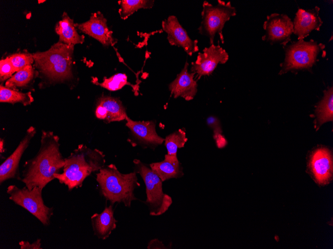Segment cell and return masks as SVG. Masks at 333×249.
Returning a JSON list of instances; mask_svg holds the SVG:
<instances>
[{"label": "cell", "instance_id": "cell-1", "mask_svg": "<svg viewBox=\"0 0 333 249\" xmlns=\"http://www.w3.org/2000/svg\"><path fill=\"white\" fill-rule=\"evenodd\" d=\"M65 159L60 150L59 137L50 131H42L40 146L36 155L23 165L21 181L29 189H43L60 173Z\"/></svg>", "mask_w": 333, "mask_h": 249}, {"label": "cell", "instance_id": "cell-2", "mask_svg": "<svg viewBox=\"0 0 333 249\" xmlns=\"http://www.w3.org/2000/svg\"><path fill=\"white\" fill-rule=\"evenodd\" d=\"M105 164L103 152L81 144L65 159L63 172L55 173L54 177L71 191L81 187L84 180L92 172L103 167Z\"/></svg>", "mask_w": 333, "mask_h": 249}, {"label": "cell", "instance_id": "cell-3", "mask_svg": "<svg viewBox=\"0 0 333 249\" xmlns=\"http://www.w3.org/2000/svg\"><path fill=\"white\" fill-rule=\"evenodd\" d=\"M136 173H122L113 164L105 166L96 173L100 195L110 204L122 203L126 207H131L132 201L138 200L134 194L135 189L140 185Z\"/></svg>", "mask_w": 333, "mask_h": 249}, {"label": "cell", "instance_id": "cell-4", "mask_svg": "<svg viewBox=\"0 0 333 249\" xmlns=\"http://www.w3.org/2000/svg\"><path fill=\"white\" fill-rule=\"evenodd\" d=\"M74 46L58 41L48 50L32 54L36 68L51 82H60L73 78Z\"/></svg>", "mask_w": 333, "mask_h": 249}, {"label": "cell", "instance_id": "cell-5", "mask_svg": "<svg viewBox=\"0 0 333 249\" xmlns=\"http://www.w3.org/2000/svg\"><path fill=\"white\" fill-rule=\"evenodd\" d=\"M325 45L313 39L291 41L283 47L285 58L281 64L280 74L289 71L310 70L319 61Z\"/></svg>", "mask_w": 333, "mask_h": 249}, {"label": "cell", "instance_id": "cell-6", "mask_svg": "<svg viewBox=\"0 0 333 249\" xmlns=\"http://www.w3.org/2000/svg\"><path fill=\"white\" fill-rule=\"evenodd\" d=\"M236 14L235 7L230 1L217 0L213 5L207 1L202 4L201 22L198 31L200 34L209 38L210 45L213 44L215 36L218 34L222 43L224 42L222 31L225 23Z\"/></svg>", "mask_w": 333, "mask_h": 249}, {"label": "cell", "instance_id": "cell-7", "mask_svg": "<svg viewBox=\"0 0 333 249\" xmlns=\"http://www.w3.org/2000/svg\"><path fill=\"white\" fill-rule=\"evenodd\" d=\"M135 172L141 175L145 184L147 198L143 202L148 206L150 215L158 216L165 213L170 206L171 197L163 190V181L159 176L139 160H134Z\"/></svg>", "mask_w": 333, "mask_h": 249}, {"label": "cell", "instance_id": "cell-8", "mask_svg": "<svg viewBox=\"0 0 333 249\" xmlns=\"http://www.w3.org/2000/svg\"><path fill=\"white\" fill-rule=\"evenodd\" d=\"M42 190L38 187L29 189L25 186L19 188L15 185H10L7 187L6 193L10 200L28 211L44 226H48L53 215V209L44 204Z\"/></svg>", "mask_w": 333, "mask_h": 249}, {"label": "cell", "instance_id": "cell-9", "mask_svg": "<svg viewBox=\"0 0 333 249\" xmlns=\"http://www.w3.org/2000/svg\"><path fill=\"white\" fill-rule=\"evenodd\" d=\"M263 27L265 33L262 40L271 45L278 44L284 47L291 41L293 23L285 14L272 13L268 15Z\"/></svg>", "mask_w": 333, "mask_h": 249}, {"label": "cell", "instance_id": "cell-10", "mask_svg": "<svg viewBox=\"0 0 333 249\" xmlns=\"http://www.w3.org/2000/svg\"><path fill=\"white\" fill-rule=\"evenodd\" d=\"M228 59V54L219 45H210L198 53L195 61L191 63V72L196 74L197 80L209 76L219 64H225Z\"/></svg>", "mask_w": 333, "mask_h": 249}, {"label": "cell", "instance_id": "cell-11", "mask_svg": "<svg viewBox=\"0 0 333 249\" xmlns=\"http://www.w3.org/2000/svg\"><path fill=\"white\" fill-rule=\"evenodd\" d=\"M163 30L167 34V40L172 46L181 47L189 56L199 50L197 40H192L174 15H169L162 21Z\"/></svg>", "mask_w": 333, "mask_h": 249}, {"label": "cell", "instance_id": "cell-12", "mask_svg": "<svg viewBox=\"0 0 333 249\" xmlns=\"http://www.w3.org/2000/svg\"><path fill=\"white\" fill-rule=\"evenodd\" d=\"M36 129L30 126L13 152L0 166V184L9 179L21 180L19 164L22 156L36 134Z\"/></svg>", "mask_w": 333, "mask_h": 249}, {"label": "cell", "instance_id": "cell-13", "mask_svg": "<svg viewBox=\"0 0 333 249\" xmlns=\"http://www.w3.org/2000/svg\"><path fill=\"white\" fill-rule=\"evenodd\" d=\"M76 28L95 39L105 46H113L117 40L107 25V21L100 11L92 13L88 20L75 23Z\"/></svg>", "mask_w": 333, "mask_h": 249}, {"label": "cell", "instance_id": "cell-14", "mask_svg": "<svg viewBox=\"0 0 333 249\" xmlns=\"http://www.w3.org/2000/svg\"><path fill=\"white\" fill-rule=\"evenodd\" d=\"M320 8L316 6L312 9L299 8L293 21V34L298 40L304 39L313 31H319L323 21L319 13Z\"/></svg>", "mask_w": 333, "mask_h": 249}, {"label": "cell", "instance_id": "cell-15", "mask_svg": "<svg viewBox=\"0 0 333 249\" xmlns=\"http://www.w3.org/2000/svg\"><path fill=\"white\" fill-rule=\"evenodd\" d=\"M188 63L185 62L181 72L169 83L168 89L174 98L181 97L187 101L192 100L197 92V83L194 80L195 74L188 71Z\"/></svg>", "mask_w": 333, "mask_h": 249}, {"label": "cell", "instance_id": "cell-16", "mask_svg": "<svg viewBox=\"0 0 333 249\" xmlns=\"http://www.w3.org/2000/svg\"><path fill=\"white\" fill-rule=\"evenodd\" d=\"M126 125L134 137L140 144L149 146L156 147L161 145L165 139L158 135L154 121H134L128 116L126 119Z\"/></svg>", "mask_w": 333, "mask_h": 249}, {"label": "cell", "instance_id": "cell-17", "mask_svg": "<svg viewBox=\"0 0 333 249\" xmlns=\"http://www.w3.org/2000/svg\"><path fill=\"white\" fill-rule=\"evenodd\" d=\"M95 115L97 118L107 123L126 120L128 116L121 100L108 96H103L98 99Z\"/></svg>", "mask_w": 333, "mask_h": 249}, {"label": "cell", "instance_id": "cell-18", "mask_svg": "<svg viewBox=\"0 0 333 249\" xmlns=\"http://www.w3.org/2000/svg\"><path fill=\"white\" fill-rule=\"evenodd\" d=\"M310 166L320 184L328 183L333 174V160L330 151L324 148L315 151L311 156Z\"/></svg>", "mask_w": 333, "mask_h": 249}, {"label": "cell", "instance_id": "cell-19", "mask_svg": "<svg viewBox=\"0 0 333 249\" xmlns=\"http://www.w3.org/2000/svg\"><path fill=\"white\" fill-rule=\"evenodd\" d=\"M113 205L106 206L100 213H95L91 217V222L94 235L98 239L105 240L116 228L114 216Z\"/></svg>", "mask_w": 333, "mask_h": 249}, {"label": "cell", "instance_id": "cell-20", "mask_svg": "<svg viewBox=\"0 0 333 249\" xmlns=\"http://www.w3.org/2000/svg\"><path fill=\"white\" fill-rule=\"evenodd\" d=\"M150 166L163 182L170 178H179L183 174L177 156L166 154L164 160L152 163Z\"/></svg>", "mask_w": 333, "mask_h": 249}, {"label": "cell", "instance_id": "cell-21", "mask_svg": "<svg viewBox=\"0 0 333 249\" xmlns=\"http://www.w3.org/2000/svg\"><path fill=\"white\" fill-rule=\"evenodd\" d=\"M76 29L73 20L65 12H63L62 19L57 22L55 28L59 37V41L74 46L84 42V36L80 35Z\"/></svg>", "mask_w": 333, "mask_h": 249}, {"label": "cell", "instance_id": "cell-22", "mask_svg": "<svg viewBox=\"0 0 333 249\" xmlns=\"http://www.w3.org/2000/svg\"><path fill=\"white\" fill-rule=\"evenodd\" d=\"M316 113L319 125L333 120V88H328L324 91L323 98L318 104Z\"/></svg>", "mask_w": 333, "mask_h": 249}, {"label": "cell", "instance_id": "cell-23", "mask_svg": "<svg viewBox=\"0 0 333 249\" xmlns=\"http://www.w3.org/2000/svg\"><path fill=\"white\" fill-rule=\"evenodd\" d=\"M36 75V72L32 65L26 66L17 71L7 80L5 83V86L11 89L18 90L17 88L27 86L30 83Z\"/></svg>", "mask_w": 333, "mask_h": 249}, {"label": "cell", "instance_id": "cell-24", "mask_svg": "<svg viewBox=\"0 0 333 249\" xmlns=\"http://www.w3.org/2000/svg\"><path fill=\"white\" fill-rule=\"evenodd\" d=\"M33 100L31 92H22L18 90L8 88L1 84L0 85V102L12 104L19 102L26 106L30 105Z\"/></svg>", "mask_w": 333, "mask_h": 249}, {"label": "cell", "instance_id": "cell-25", "mask_svg": "<svg viewBox=\"0 0 333 249\" xmlns=\"http://www.w3.org/2000/svg\"><path fill=\"white\" fill-rule=\"evenodd\" d=\"M154 0H122L118 1L120 5L119 13L121 18L125 19L135 12L141 8H151Z\"/></svg>", "mask_w": 333, "mask_h": 249}, {"label": "cell", "instance_id": "cell-26", "mask_svg": "<svg viewBox=\"0 0 333 249\" xmlns=\"http://www.w3.org/2000/svg\"><path fill=\"white\" fill-rule=\"evenodd\" d=\"M187 141L184 129H180L167 135L165 139V145L167 154L176 156L178 149L183 148Z\"/></svg>", "mask_w": 333, "mask_h": 249}, {"label": "cell", "instance_id": "cell-27", "mask_svg": "<svg viewBox=\"0 0 333 249\" xmlns=\"http://www.w3.org/2000/svg\"><path fill=\"white\" fill-rule=\"evenodd\" d=\"M127 79L126 74L118 73L108 78H105L102 83L94 82V83L108 90L115 91L121 89L126 84H129Z\"/></svg>", "mask_w": 333, "mask_h": 249}, {"label": "cell", "instance_id": "cell-28", "mask_svg": "<svg viewBox=\"0 0 333 249\" xmlns=\"http://www.w3.org/2000/svg\"><path fill=\"white\" fill-rule=\"evenodd\" d=\"M15 73L34 62L32 54L27 52L13 54L8 56Z\"/></svg>", "mask_w": 333, "mask_h": 249}, {"label": "cell", "instance_id": "cell-29", "mask_svg": "<svg viewBox=\"0 0 333 249\" xmlns=\"http://www.w3.org/2000/svg\"><path fill=\"white\" fill-rule=\"evenodd\" d=\"M15 72L8 56L0 61V81L3 83L11 78Z\"/></svg>", "mask_w": 333, "mask_h": 249}, {"label": "cell", "instance_id": "cell-30", "mask_svg": "<svg viewBox=\"0 0 333 249\" xmlns=\"http://www.w3.org/2000/svg\"><path fill=\"white\" fill-rule=\"evenodd\" d=\"M206 122L209 127L213 130L214 135L221 134L220 122L216 117L210 116L207 118Z\"/></svg>", "mask_w": 333, "mask_h": 249}, {"label": "cell", "instance_id": "cell-31", "mask_svg": "<svg viewBox=\"0 0 333 249\" xmlns=\"http://www.w3.org/2000/svg\"><path fill=\"white\" fill-rule=\"evenodd\" d=\"M21 249H42L41 247V239H37L35 241L30 244L28 241H21L19 242Z\"/></svg>", "mask_w": 333, "mask_h": 249}, {"label": "cell", "instance_id": "cell-32", "mask_svg": "<svg viewBox=\"0 0 333 249\" xmlns=\"http://www.w3.org/2000/svg\"><path fill=\"white\" fill-rule=\"evenodd\" d=\"M163 243L158 239H154L150 241L147 249H166Z\"/></svg>", "mask_w": 333, "mask_h": 249}, {"label": "cell", "instance_id": "cell-33", "mask_svg": "<svg viewBox=\"0 0 333 249\" xmlns=\"http://www.w3.org/2000/svg\"><path fill=\"white\" fill-rule=\"evenodd\" d=\"M214 138L216 140L217 144L219 147H223L226 144V140L221 136V134L214 135Z\"/></svg>", "mask_w": 333, "mask_h": 249}, {"label": "cell", "instance_id": "cell-34", "mask_svg": "<svg viewBox=\"0 0 333 249\" xmlns=\"http://www.w3.org/2000/svg\"><path fill=\"white\" fill-rule=\"evenodd\" d=\"M4 141L3 140L0 139V154L4 152Z\"/></svg>", "mask_w": 333, "mask_h": 249}]
</instances>
